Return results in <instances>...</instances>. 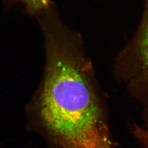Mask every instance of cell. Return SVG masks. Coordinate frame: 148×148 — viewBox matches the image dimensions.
Listing matches in <instances>:
<instances>
[{
  "label": "cell",
  "mask_w": 148,
  "mask_h": 148,
  "mask_svg": "<svg viewBox=\"0 0 148 148\" xmlns=\"http://www.w3.org/2000/svg\"><path fill=\"white\" fill-rule=\"evenodd\" d=\"M142 1L141 19L117 56L114 73L139 104L141 126L148 131V0Z\"/></svg>",
  "instance_id": "7a4b0ae2"
},
{
  "label": "cell",
  "mask_w": 148,
  "mask_h": 148,
  "mask_svg": "<svg viewBox=\"0 0 148 148\" xmlns=\"http://www.w3.org/2000/svg\"><path fill=\"white\" fill-rule=\"evenodd\" d=\"M6 3H21L32 14H40L51 5L50 0H4Z\"/></svg>",
  "instance_id": "3957f363"
},
{
  "label": "cell",
  "mask_w": 148,
  "mask_h": 148,
  "mask_svg": "<svg viewBox=\"0 0 148 148\" xmlns=\"http://www.w3.org/2000/svg\"><path fill=\"white\" fill-rule=\"evenodd\" d=\"M133 136L143 148H148V131L138 124L133 123L131 127Z\"/></svg>",
  "instance_id": "277c9868"
},
{
  "label": "cell",
  "mask_w": 148,
  "mask_h": 148,
  "mask_svg": "<svg viewBox=\"0 0 148 148\" xmlns=\"http://www.w3.org/2000/svg\"><path fill=\"white\" fill-rule=\"evenodd\" d=\"M42 30L46 62L39 104L45 127L63 148H111L81 38L60 22Z\"/></svg>",
  "instance_id": "6da1fadb"
}]
</instances>
